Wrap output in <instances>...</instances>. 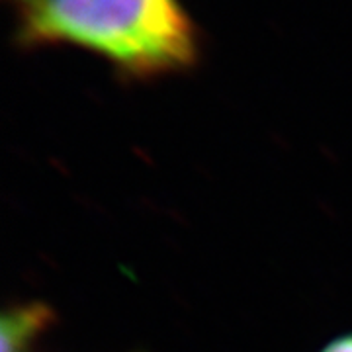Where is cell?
Listing matches in <instances>:
<instances>
[{"label":"cell","instance_id":"1","mask_svg":"<svg viewBox=\"0 0 352 352\" xmlns=\"http://www.w3.org/2000/svg\"><path fill=\"white\" fill-rule=\"evenodd\" d=\"M16 41L75 45L112 65L124 80L188 71L200 59V32L180 0H25Z\"/></svg>","mask_w":352,"mask_h":352},{"label":"cell","instance_id":"2","mask_svg":"<svg viewBox=\"0 0 352 352\" xmlns=\"http://www.w3.org/2000/svg\"><path fill=\"white\" fill-rule=\"evenodd\" d=\"M57 315L50 303H16L0 317V352H30L32 344L55 325Z\"/></svg>","mask_w":352,"mask_h":352},{"label":"cell","instance_id":"3","mask_svg":"<svg viewBox=\"0 0 352 352\" xmlns=\"http://www.w3.org/2000/svg\"><path fill=\"white\" fill-rule=\"evenodd\" d=\"M319 352H352V333L340 335L337 339L329 340Z\"/></svg>","mask_w":352,"mask_h":352},{"label":"cell","instance_id":"4","mask_svg":"<svg viewBox=\"0 0 352 352\" xmlns=\"http://www.w3.org/2000/svg\"><path fill=\"white\" fill-rule=\"evenodd\" d=\"M16 2H20V4H24L25 0H16Z\"/></svg>","mask_w":352,"mask_h":352}]
</instances>
